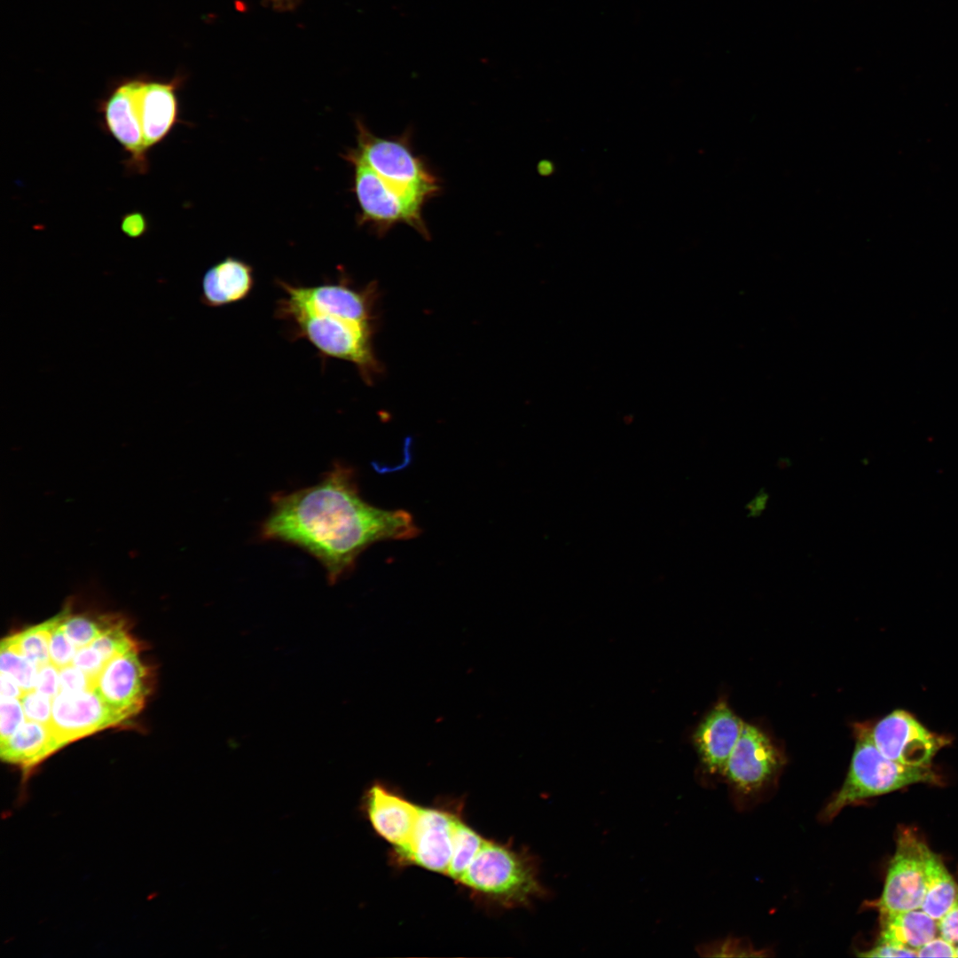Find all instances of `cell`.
I'll list each match as a JSON object with an SVG mask.
<instances>
[{
	"mask_svg": "<svg viewBox=\"0 0 958 958\" xmlns=\"http://www.w3.org/2000/svg\"><path fill=\"white\" fill-rule=\"evenodd\" d=\"M35 689L51 698L55 697L59 692V669L51 663L39 667Z\"/></svg>",
	"mask_w": 958,
	"mask_h": 958,
	"instance_id": "cell-32",
	"label": "cell"
},
{
	"mask_svg": "<svg viewBox=\"0 0 958 958\" xmlns=\"http://www.w3.org/2000/svg\"><path fill=\"white\" fill-rule=\"evenodd\" d=\"M106 664L112 658L137 648L121 622L114 621L91 644Z\"/></svg>",
	"mask_w": 958,
	"mask_h": 958,
	"instance_id": "cell-26",
	"label": "cell"
},
{
	"mask_svg": "<svg viewBox=\"0 0 958 958\" xmlns=\"http://www.w3.org/2000/svg\"><path fill=\"white\" fill-rule=\"evenodd\" d=\"M932 851L911 829L899 832L877 907L881 915L921 907L927 888V865Z\"/></svg>",
	"mask_w": 958,
	"mask_h": 958,
	"instance_id": "cell-8",
	"label": "cell"
},
{
	"mask_svg": "<svg viewBox=\"0 0 958 958\" xmlns=\"http://www.w3.org/2000/svg\"><path fill=\"white\" fill-rule=\"evenodd\" d=\"M52 624L53 618L5 638L2 641L39 668L51 663L49 639Z\"/></svg>",
	"mask_w": 958,
	"mask_h": 958,
	"instance_id": "cell-22",
	"label": "cell"
},
{
	"mask_svg": "<svg viewBox=\"0 0 958 958\" xmlns=\"http://www.w3.org/2000/svg\"><path fill=\"white\" fill-rule=\"evenodd\" d=\"M50 725L26 720L6 741L0 742L1 758L29 772L60 749Z\"/></svg>",
	"mask_w": 958,
	"mask_h": 958,
	"instance_id": "cell-19",
	"label": "cell"
},
{
	"mask_svg": "<svg viewBox=\"0 0 958 958\" xmlns=\"http://www.w3.org/2000/svg\"><path fill=\"white\" fill-rule=\"evenodd\" d=\"M114 621V617L70 615L68 609L60 613V626L77 648L90 645Z\"/></svg>",
	"mask_w": 958,
	"mask_h": 958,
	"instance_id": "cell-24",
	"label": "cell"
},
{
	"mask_svg": "<svg viewBox=\"0 0 958 958\" xmlns=\"http://www.w3.org/2000/svg\"><path fill=\"white\" fill-rule=\"evenodd\" d=\"M87 674L95 687L96 679L106 663L100 654L90 645L77 649L73 663Z\"/></svg>",
	"mask_w": 958,
	"mask_h": 958,
	"instance_id": "cell-30",
	"label": "cell"
},
{
	"mask_svg": "<svg viewBox=\"0 0 958 958\" xmlns=\"http://www.w3.org/2000/svg\"><path fill=\"white\" fill-rule=\"evenodd\" d=\"M743 722L725 702L716 704L703 718L693 736L703 766L723 773L742 729Z\"/></svg>",
	"mask_w": 958,
	"mask_h": 958,
	"instance_id": "cell-17",
	"label": "cell"
},
{
	"mask_svg": "<svg viewBox=\"0 0 958 958\" xmlns=\"http://www.w3.org/2000/svg\"><path fill=\"white\" fill-rule=\"evenodd\" d=\"M938 934V921L917 908L881 915L878 942L916 951Z\"/></svg>",
	"mask_w": 958,
	"mask_h": 958,
	"instance_id": "cell-20",
	"label": "cell"
},
{
	"mask_svg": "<svg viewBox=\"0 0 958 958\" xmlns=\"http://www.w3.org/2000/svg\"><path fill=\"white\" fill-rule=\"evenodd\" d=\"M94 689L90 678L73 664L59 669V691Z\"/></svg>",
	"mask_w": 958,
	"mask_h": 958,
	"instance_id": "cell-31",
	"label": "cell"
},
{
	"mask_svg": "<svg viewBox=\"0 0 958 958\" xmlns=\"http://www.w3.org/2000/svg\"><path fill=\"white\" fill-rule=\"evenodd\" d=\"M138 82L139 77L121 81L100 104V112L106 130L128 153V169L142 174L148 161L137 110Z\"/></svg>",
	"mask_w": 958,
	"mask_h": 958,
	"instance_id": "cell-12",
	"label": "cell"
},
{
	"mask_svg": "<svg viewBox=\"0 0 958 958\" xmlns=\"http://www.w3.org/2000/svg\"><path fill=\"white\" fill-rule=\"evenodd\" d=\"M363 807L375 832L395 845L397 851L408 844L420 806L390 792L383 785L374 783L365 794Z\"/></svg>",
	"mask_w": 958,
	"mask_h": 958,
	"instance_id": "cell-16",
	"label": "cell"
},
{
	"mask_svg": "<svg viewBox=\"0 0 958 958\" xmlns=\"http://www.w3.org/2000/svg\"><path fill=\"white\" fill-rule=\"evenodd\" d=\"M285 295L277 302L274 310L278 319L294 312H309L335 316L373 324L378 298L377 284L372 282L363 288L355 287L346 276L336 282L305 286L276 279Z\"/></svg>",
	"mask_w": 958,
	"mask_h": 958,
	"instance_id": "cell-5",
	"label": "cell"
},
{
	"mask_svg": "<svg viewBox=\"0 0 958 958\" xmlns=\"http://www.w3.org/2000/svg\"><path fill=\"white\" fill-rule=\"evenodd\" d=\"M956 957H958V944L955 946Z\"/></svg>",
	"mask_w": 958,
	"mask_h": 958,
	"instance_id": "cell-38",
	"label": "cell"
},
{
	"mask_svg": "<svg viewBox=\"0 0 958 958\" xmlns=\"http://www.w3.org/2000/svg\"><path fill=\"white\" fill-rule=\"evenodd\" d=\"M179 85L178 77L169 81L139 77L137 110L147 151L161 142L178 122Z\"/></svg>",
	"mask_w": 958,
	"mask_h": 958,
	"instance_id": "cell-15",
	"label": "cell"
},
{
	"mask_svg": "<svg viewBox=\"0 0 958 958\" xmlns=\"http://www.w3.org/2000/svg\"><path fill=\"white\" fill-rule=\"evenodd\" d=\"M870 735L886 758L910 766H929L950 739L929 730L913 714L896 710L879 720Z\"/></svg>",
	"mask_w": 958,
	"mask_h": 958,
	"instance_id": "cell-9",
	"label": "cell"
},
{
	"mask_svg": "<svg viewBox=\"0 0 958 958\" xmlns=\"http://www.w3.org/2000/svg\"><path fill=\"white\" fill-rule=\"evenodd\" d=\"M486 840L456 817L452 832V855L447 875L459 881Z\"/></svg>",
	"mask_w": 958,
	"mask_h": 958,
	"instance_id": "cell-23",
	"label": "cell"
},
{
	"mask_svg": "<svg viewBox=\"0 0 958 958\" xmlns=\"http://www.w3.org/2000/svg\"><path fill=\"white\" fill-rule=\"evenodd\" d=\"M446 811L420 807L408 844L400 856L428 870L447 874L452 855V832L456 819Z\"/></svg>",
	"mask_w": 958,
	"mask_h": 958,
	"instance_id": "cell-14",
	"label": "cell"
},
{
	"mask_svg": "<svg viewBox=\"0 0 958 958\" xmlns=\"http://www.w3.org/2000/svg\"><path fill=\"white\" fill-rule=\"evenodd\" d=\"M147 228V221L140 212L128 213L122 218V232L130 238L136 239L142 236Z\"/></svg>",
	"mask_w": 958,
	"mask_h": 958,
	"instance_id": "cell-36",
	"label": "cell"
},
{
	"mask_svg": "<svg viewBox=\"0 0 958 958\" xmlns=\"http://www.w3.org/2000/svg\"><path fill=\"white\" fill-rule=\"evenodd\" d=\"M255 287L253 267L247 262L227 256L209 267L201 280V302L220 308L247 299Z\"/></svg>",
	"mask_w": 958,
	"mask_h": 958,
	"instance_id": "cell-18",
	"label": "cell"
},
{
	"mask_svg": "<svg viewBox=\"0 0 958 958\" xmlns=\"http://www.w3.org/2000/svg\"><path fill=\"white\" fill-rule=\"evenodd\" d=\"M280 320L289 325L292 340L307 341L326 358L353 364L365 383L371 384L381 371L373 348V324L309 312L291 313Z\"/></svg>",
	"mask_w": 958,
	"mask_h": 958,
	"instance_id": "cell-3",
	"label": "cell"
},
{
	"mask_svg": "<svg viewBox=\"0 0 958 958\" xmlns=\"http://www.w3.org/2000/svg\"><path fill=\"white\" fill-rule=\"evenodd\" d=\"M938 934L954 945L958 944V899L955 904L938 920Z\"/></svg>",
	"mask_w": 958,
	"mask_h": 958,
	"instance_id": "cell-34",
	"label": "cell"
},
{
	"mask_svg": "<svg viewBox=\"0 0 958 958\" xmlns=\"http://www.w3.org/2000/svg\"><path fill=\"white\" fill-rule=\"evenodd\" d=\"M781 766V756L758 727L743 723L724 774L739 789L750 792L766 783Z\"/></svg>",
	"mask_w": 958,
	"mask_h": 958,
	"instance_id": "cell-13",
	"label": "cell"
},
{
	"mask_svg": "<svg viewBox=\"0 0 958 958\" xmlns=\"http://www.w3.org/2000/svg\"><path fill=\"white\" fill-rule=\"evenodd\" d=\"M77 649L60 626V614L54 616L49 639L51 663L59 669L72 664Z\"/></svg>",
	"mask_w": 958,
	"mask_h": 958,
	"instance_id": "cell-27",
	"label": "cell"
},
{
	"mask_svg": "<svg viewBox=\"0 0 958 958\" xmlns=\"http://www.w3.org/2000/svg\"><path fill=\"white\" fill-rule=\"evenodd\" d=\"M1 696L20 698L25 692L10 675L1 672Z\"/></svg>",
	"mask_w": 958,
	"mask_h": 958,
	"instance_id": "cell-37",
	"label": "cell"
},
{
	"mask_svg": "<svg viewBox=\"0 0 958 958\" xmlns=\"http://www.w3.org/2000/svg\"><path fill=\"white\" fill-rule=\"evenodd\" d=\"M0 742L10 738L27 720L20 698L1 696Z\"/></svg>",
	"mask_w": 958,
	"mask_h": 958,
	"instance_id": "cell-28",
	"label": "cell"
},
{
	"mask_svg": "<svg viewBox=\"0 0 958 958\" xmlns=\"http://www.w3.org/2000/svg\"><path fill=\"white\" fill-rule=\"evenodd\" d=\"M149 674L135 648L105 664L94 689L123 721L143 708L150 689Z\"/></svg>",
	"mask_w": 958,
	"mask_h": 958,
	"instance_id": "cell-11",
	"label": "cell"
},
{
	"mask_svg": "<svg viewBox=\"0 0 958 958\" xmlns=\"http://www.w3.org/2000/svg\"><path fill=\"white\" fill-rule=\"evenodd\" d=\"M532 859L486 840L459 882L507 907L526 905L543 893Z\"/></svg>",
	"mask_w": 958,
	"mask_h": 958,
	"instance_id": "cell-4",
	"label": "cell"
},
{
	"mask_svg": "<svg viewBox=\"0 0 958 958\" xmlns=\"http://www.w3.org/2000/svg\"><path fill=\"white\" fill-rule=\"evenodd\" d=\"M0 670L12 676L24 691L35 689L38 667L4 641L1 642Z\"/></svg>",
	"mask_w": 958,
	"mask_h": 958,
	"instance_id": "cell-25",
	"label": "cell"
},
{
	"mask_svg": "<svg viewBox=\"0 0 958 958\" xmlns=\"http://www.w3.org/2000/svg\"><path fill=\"white\" fill-rule=\"evenodd\" d=\"M958 899V883L942 860L931 852L927 865V888L921 909L939 920Z\"/></svg>",
	"mask_w": 958,
	"mask_h": 958,
	"instance_id": "cell-21",
	"label": "cell"
},
{
	"mask_svg": "<svg viewBox=\"0 0 958 958\" xmlns=\"http://www.w3.org/2000/svg\"><path fill=\"white\" fill-rule=\"evenodd\" d=\"M52 699L36 689L25 691L20 700L27 720L50 725Z\"/></svg>",
	"mask_w": 958,
	"mask_h": 958,
	"instance_id": "cell-29",
	"label": "cell"
},
{
	"mask_svg": "<svg viewBox=\"0 0 958 958\" xmlns=\"http://www.w3.org/2000/svg\"><path fill=\"white\" fill-rule=\"evenodd\" d=\"M861 957H917L916 951L878 942L873 948L860 953Z\"/></svg>",
	"mask_w": 958,
	"mask_h": 958,
	"instance_id": "cell-35",
	"label": "cell"
},
{
	"mask_svg": "<svg viewBox=\"0 0 958 958\" xmlns=\"http://www.w3.org/2000/svg\"><path fill=\"white\" fill-rule=\"evenodd\" d=\"M344 158L353 166V190L360 208L358 221L369 224L377 234L404 223L428 238L421 216L425 201L391 185L349 151Z\"/></svg>",
	"mask_w": 958,
	"mask_h": 958,
	"instance_id": "cell-7",
	"label": "cell"
},
{
	"mask_svg": "<svg viewBox=\"0 0 958 958\" xmlns=\"http://www.w3.org/2000/svg\"><path fill=\"white\" fill-rule=\"evenodd\" d=\"M121 722L95 689L60 690L52 699L50 726L61 748Z\"/></svg>",
	"mask_w": 958,
	"mask_h": 958,
	"instance_id": "cell-10",
	"label": "cell"
},
{
	"mask_svg": "<svg viewBox=\"0 0 958 958\" xmlns=\"http://www.w3.org/2000/svg\"><path fill=\"white\" fill-rule=\"evenodd\" d=\"M938 781V774L931 766H910L886 758L873 742L870 729L867 726L859 728L848 774L839 791L825 807L823 816L831 819L844 806L864 798L915 783Z\"/></svg>",
	"mask_w": 958,
	"mask_h": 958,
	"instance_id": "cell-2",
	"label": "cell"
},
{
	"mask_svg": "<svg viewBox=\"0 0 958 958\" xmlns=\"http://www.w3.org/2000/svg\"><path fill=\"white\" fill-rule=\"evenodd\" d=\"M260 532L263 539L303 549L334 584L372 544L409 539L419 529L408 512L384 510L365 501L354 471L335 464L318 483L276 495Z\"/></svg>",
	"mask_w": 958,
	"mask_h": 958,
	"instance_id": "cell-1",
	"label": "cell"
},
{
	"mask_svg": "<svg viewBox=\"0 0 958 958\" xmlns=\"http://www.w3.org/2000/svg\"><path fill=\"white\" fill-rule=\"evenodd\" d=\"M917 957H956L955 945L936 936L916 950Z\"/></svg>",
	"mask_w": 958,
	"mask_h": 958,
	"instance_id": "cell-33",
	"label": "cell"
},
{
	"mask_svg": "<svg viewBox=\"0 0 958 958\" xmlns=\"http://www.w3.org/2000/svg\"><path fill=\"white\" fill-rule=\"evenodd\" d=\"M355 149L349 150L381 177L400 191L423 201L440 190L437 178L404 139L382 138L357 120Z\"/></svg>",
	"mask_w": 958,
	"mask_h": 958,
	"instance_id": "cell-6",
	"label": "cell"
}]
</instances>
